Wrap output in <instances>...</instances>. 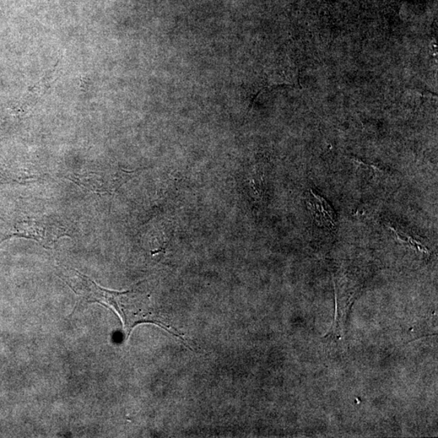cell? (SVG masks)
<instances>
[{"instance_id": "obj_1", "label": "cell", "mask_w": 438, "mask_h": 438, "mask_svg": "<svg viewBox=\"0 0 438 438\" xmlns=\"http://www.w3.org/2000/svg\"><path fill=\"white\" fill-rule=\"evenodd\" d=\"M7 233L5 238L23 237L50 248L59 238L65 235V230L54 219L35 216L16 221Z\"/></svg>"}, {"instance_id": "obj_2", "label": "cell", "mask_w": 438, "mask_h": 438, "mask_svg": "<svg viewBox=\"0 0 438 438\" xmlns=\"http://www.w3.org/2000/svg\"><path fill=\"white\" fill-rule=\"evenodd\" d=\"M77 274V282L68 283L78 294L83 296L88 303L99 302L101 304L108 305L115 308L118 315L121 317L123 324L126 320V315L121 304L122 297L128 293V291H115L102 288L87 276L80 274L78 270H74Z\"/></svg>"}, {"instance_id": "obj_3", "label": "cell", "mask_w": 438, "mask_h": 438, "mask_svg": "<svg viewBox=\"0 0 438 438\" xmlns=\"http://www.w3.org/2000/svg\"><path fill=\"white\" fill-rule=\"evenodd\" d=\"M310 208L313 218L319 226H323L329 229H334V212L331 205L312 190L310 191Z\"/></svg>"}, {"instance_id": "obj_4", "label": "cell", "mask_w": 438, "mask_h": 438, "mask_svg": "<svg viewBox=\"0 0 438 438\" xmlns=\"http://www.w3.org/2000/svg\"><path fill=\"white\" fill-rule=\"evenodd\" d=\"M91 83V80L89 78L80 77V88L81 90L89 91Z\"/></svg>"}]
</instances>
